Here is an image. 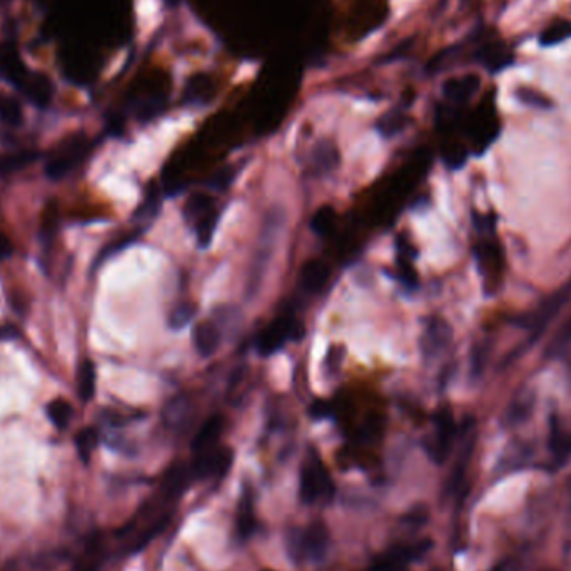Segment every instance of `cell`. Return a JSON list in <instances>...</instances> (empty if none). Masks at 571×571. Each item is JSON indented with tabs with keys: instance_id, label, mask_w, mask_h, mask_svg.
Returning <instances> with one entry per match:
<instances>
[{
	"instance_id": "cell-1",
	"label": "cell",
	"mask_w": 571,
	"mask_h": 571,
	"mask_svg": "<svg viewBox=\"0 0 571 571\" xmlns=\"http://www.w3.org/2000/svg\"><path fill=\"white\" fill-rule=\"evenodd\" d=\"M93 151V143L84 134H76L64 140L45 162V174L49 179L59 181L81 166Z\"/></svg>"
},
{
	"instance_id": "cell-2",
	"label": "cell",
	"mask_w": 571,
	"mask_h": 571,
	"mask_svg": "<svg viewBox=\"0 0 571 571\" xmlns=\"http://www.w3.org/2000/svg\"><path fill=\"white\" fill-rule=\"evenodd\" d=\"M304 335L303 323L293 316H281L274 319L268 328L262 329V332L257 337V351L262 356L278 353L287 341L301 339Z\"/></svg>"
},
{
	"instance_id": "cell-3",
	"label": "cell",
	"mask_w": 571,
	"mask_h": 571,
	"mask_svg": "<svg viewBox=\"0 0 571 571\" xmlns=\"http://www.w3.org/2000/svg\"><path fill=\"white\" fill-rule=\"evenodd\" d=\"M433 423H435V433L426 441V451L433 461L443 465L451 454L454 441L458 437V428L448 408L437 410Z\"/></svg>"
},
{
	"instance_id": "cell-4",
	"label": "cell",
	"mask_w": 571,
	"mask_h": 571,
	"mask_svg": "<svg viewBox=\"0 0 571 571\" xmlns=\"http://www.w3.org/2000/svg\"><path fill=\"white\" fill-rule=\"evenodd\" d=\"M335 494L331 478L326 468L318 458H311L309 463L303 466L301 479H299V496L301 501L312 504L319 498H331Z\"/></svg>"
},
{
	"instance_id": "cell-5",
	"label": "cell",
	"mask_w": 571,
	"mask_h": 571,
	"mask_svg": "<svg viewBox=\"0 0 571 571\" xmlns=\"http://www.w3.org/2000/svg\"><path fill=\"white\" fill-rule=\"evenodd\" d=\"M570 296H571V282L570 284H566L565 287H561L560 291H556L553 296L546 298L545 301L531 312V314H526L521 319H518V324L521 328L528 329V331L531 332V337L540 336L541 332H543V329L554 319V316H556L558 312L566 306Z\"/></svg>"
},
{
	"instance_id": "cell-6",
	"label": "cell",
	"mask_w": 571,
	"mask_h": 571,
	"mask_svg": "<svg viewBox=\"0 0 571 571\" xmlns=\"http://www.w3.org/2000/svg\"><path fill=\"white\" fill-rule=\"evenodd\" d=\"M234 453L229 448H212L209 451L194 454L193 476L195 478H223L232 465Z\"/></svg>"
},
{
	"instance_id": "cell-7",
	"label": "cell",
	"mask_w": 571,
	"mask_h": 571,
	"mask_svg": "<svg viewBox=\"0 0 571 571\" xmlns=\"http://www.w3.org/2000/svg\"><path fill=\"white\" fill-rule=\"evenodd\" d=\"M474 443H476V431H474V421L468 418L463 424L460 431V453H458V460L454 463V468L451 471V476L448 481V491L454 493L460 490L463 479H465L466 469H468L469 460L473 456Z\"/></svg>"
},
{
	"instance_id": "cell-8",
	"label": "cell",
	"mask_w": 571,
	"mask_h": 571,
	"mask_svg": "<svg viewBox=\"0 0 571 571\" xmlns=\"http://www.w3.org/2000/svg\"><path fill=\"white\" fill-rule=\"evenodd\" d=\"M17 90L24 97H27L29 102L34 104L35 107H40V109H45L54 97V84L51 79L42 72H35V70H29V74L22 81V84L17 87Z\"/></svg>"
},
{
	"instance_id": "cell-9",
	"label": "cell",
	"mask_w": 571,
	"mask_h": 571,
	"mask_svg": "<svg viewBox=\"0 0 571 571\" xmlns=\"http://www.w3.org/2000/svg\"><path fill=\"white\" fill-rule=\"evenodd\" d=\"M29 70L31 69H27L24 62L20 61L17 45L10 42V40L0 42V77L3 81L10 82L17 89L26 79Z\"/></svg>"
},
{
	"instance_id": "cell-10",
	"label": "cell",
	"mask_w": 571,
	"mask_h": 571,
	"mask_svg": "<svg viewBox=\"0 0 571 571\" xmlns=\"http://www.w3.org/2000/svg\"><path fill=\"white\" fill-rule=\"evenodd\" d=\"M453 339V331L449 324L441 318H431L428 321L426 329H424L423 339H421V348L423 353L429 357H435L448 348Z\"/></svg>"
},
{
	"instance_id": "cell-11",
	"label": "cell",
	"mask_w": 571,
	"mask_h": 571,
	"mask_svg": "<svg viewBox=\"0 0 571 571\" xmlns=\"http://www.w3.org/2000/svg\"><path fill=\"white\" fill-rule=\"evenodd\" d=\"M301 541L304 558H311L314 561L323 560L329 545L328 528L321 521H312L309 526L301 531Z\"/></svg>"
},
{
	"instance_id": "cell-12",
	"label": "cell",
	"mask_w": 571,
	"mask_h": 571,
	"mask_svg": "<svg viewBox=\"0 0 571 571\" xmlns=\"http://www.w3.org/2000/svg\"><path fill=\"white\" fill-rule=\"evenodd\" d=\"M498 129L493 104H488L486 107L478 111V118L471 124V134H473L478 151H485L488 145L493 143L498 134Z\"/></svg>"
},
{
	"instance_id": "cell-13",
	"label": "cell",
	"mask_w": 571,
	"mask_h": 571,
	"mask_svg": "<svg viewBox=\"0 0 571 571\" xmlns=\"http://www.w3.org/2000/svg\"><path fill=\"white\" fill-rule=\"evenodd\" d=\"M474 61H478L483 67L490 70L491 74L501 72L503 69L510 67L513 64V54L501 42H490L481 45L474 52Z\"/></svg>"
},
{
	"instance_id": "cell-14",
	"label": "cell",
	"mask_w": 571,
	"mask_h": 571,
	"mask_svg": "<svg viewBox=\"0 0 571 571\" xmlns=\"http://www.w3.org/2000/svg\"><path fill=\"white\" fill-rule=\"evenodd\" d=\"M191 478H193V471H191V468H187L184 463H174L172 466H169L164 478H162V494L166 496V499L176 501V499L181 498L182 493L187 490Z\"/></svg>"
},
{
	"instance_id": "cell-15",
	"label": "cell",
	"mask_w": 571,
	"mask_h": 571,
	"mask_svg": "<svg viewBox=\"0 0 571 571\" xmlns=\"http://www.w3.org/2000/svg\"><path fill=\"white\" fill-rule=\"evenodd\" d=\"M479 86H481V81L478 76L449 79L443 84V94L446 101L451 102L453 106H463L478 93Z\"/></svg>"
},
{
	"instance_id": "cell-16",
	"label": "cell",
	"mask_w": 571,
	"mask_h": 571,
	"mask_svg": "<svg viewBox=\"0 0 571 571\" xmlns=\"http://www.w3.org/2000/svg\"><path fill=\"white\" fill-rule=\"evenodd\" d=\"M329 274L331 273H329V266L326 262L311 259L301 268V273H299V286H301V289L306 291V293L316 294L319 293V291H323V287L326 286Z\"/></svg>"
},
{
	"instance_id": "cell-17",
	"label": "cell",
	"mask_w": 571,
	"mask_h": 571,
	"mask_svg": "<svg viewBox=\"0 0 571 571\" xmlns=\"http://www.w3.org/2000/svg\"><path fill=\"white\" fill-rule=\"evenodd\" d=\"M223 429H224L223 416L214 415V416H211L209 419L204 421L202 426L199 428L198 433H195L193 444H191L193 453L198 454V453L209 451V449L216 448L220 435H223Z\"/></svg>"
},
{
	"instance_id": "cell-18",
	"label": "cell",
	"mask_w": 571,
	"mask_h": 571,
	"mask_svg": "<svg viewBox=\"0 0 571 571\" xmlns=\"http://www.w3.org/2000/svg\"><path fill=\"white\" fill-rule=\"evenodd\" d=\"M193 341L195 351L201 354L202 357H211L212 354L218 351L220 344V332L212 323L202 321V323H198L194 326Z\"/></svg>"
},
{
	"instance_id": "cell-19",
	"label": "cell",
	"mask_w": 571,
	"mask_h": 571,
	"mask_svg": "<svg viewBox=\"0 0 571 571\" xmlns=\"http://www.w3.org/2000/svg\"><path fill=\"white\" fill-rule=\"evenodd\" d=\"M191 412H193V404L186 396L179 394L174 396L170 401L164 406V423L170 429H182L189 423Z\"/></svg>"
},
{
	"instance_id": "cell-20",
	"label": "cell",
	"mask_w": 571,
	"mask_h": 571,
	"mask_svg": "<svg viewBox=\"0 0 571 571\" xmlns=\"http://www.w3.org/2000/svg\"><path fill=\"white\" fill-rule=\"evenodd\" d=\"M214 199L211 195L202 194V193H195L187 199L186 206H184V218L187 223L191 224H198L202 218H206L211 211H214Z\"/></svg>"
},
{
	"instance_id": "cell-21",
	"label": "cell",
	"mask_w": 571,
	"mask_h": 571,
	"mask_svg": "<svg viewBox=\"0 0 571 571\" xmlns=\"http://www.w3.org/2000/svg\"><path fill=\"white\" fill-rule=\"evenodd\" d=\"M549 449L558 465L571 456V435H565L556 419L552 421V428H549Z\"/></svg>"
},
{
	"instance_id": "cell-22",
	"label": "cell",
	"mask_w": 571,
	"mask_h": 571,
	"mask_svg": "<svg viewBox=\"0 0 571 571\" xmlns=\"http://www.w3.org/2000/svg\"><path fill=\"white\" fill-rule=\"evenodd\" d=\"M95 366L93 361L86 360L77 371V394L82 401L87 403L95 394Z\"/></svg>"
},
{
	"instance_id": "cell-23",
	"label": "cell",
	"mask_w": 571,
	"mask_h": 571,
	"mask_svg": "<svg viewBox=\"0 0 571 571\" xmlns=\"http://www.w3.org/2000/svg\"><path fill=\"white\" fill-rule=\"evenodd\" d=\"M312 161H314V168L319 172H329L339 164V152L337 149L328 140H323L314 147L312 152Z\"/></svg>"
},
{
	"instance_id": "cell-24",
	"label": "cell",
	"mask_w": 571,
	"mask_h": 571,
	"mask_svg": "<svg viewBox=\"0 0 571 571\" xmlns=\"http://www.w3.org/2000/svg\"><path fill=\"white\" fill-rule=\"evenodd\" d=\"M478 261L481 264V269L486 271L488 274L501 273L503 256L494 243L478 244Z\"/></svg>"
},
{
	"instance_id": "cell-25",
	"label": "cell",
	"mask_w": 571,
	"mask_h": 571,
	"mask_svg": "<svg viewBox=\"0 0 571 571\" xmlns=\"http://www.w3.org/2000/svg\"><path fill=\"white\" fill-rule=\"evenodd\" d=\"M212 94V82L206 76L191 77L187 82L184 101L189 104H204L209 101Z\"/></svg>"
},
{
	"instance_id": "cell-26",
	"label": "cell",
	"mask_w": 571,
	"mask_h": 571,
	"mask_svg": "<svg viewBox=\"0 0 571 571\" xmlns=\"http://www.w3.org/2000/svg\"><path fill=\"white\" fill-rule=\"evenodd\" d=\"M0 120L9 127H19L24 122L22 107L9 94H0Z\"/></svg>"
},
{
	"instance_id": "cell-27",
	"label": "cell",
	"mask_w": 571,
	"mask_h": 571,
	"mask_svg": "<svg viewBox=\"0 0 571 571\" xmlns=\"http://www.w3.org/2000/svg\"><path fill=\"white\" fill-rule=\"evenodd\" d=\"M571 37V22L568 20H556L548 29H545L540 35V45L543 47H553L565 42L566 39Z\"/></svg>"
},
{
	"instance_id": "cell-28",
	"label": "cell",
	"mask_w": 571,
	"mask_h": 571,
	"mask_svg": "<svg viewBox=\"0 0 571 571\" xmlns=\"http://www.w3.org/2000/svg\"><path fill=\"white\" fill-rule=\"evenodd\" d=\"M37 157L35 152H12L0 156V176H9V174L17 172L24 169L27 164H31Z\"/></svg>"
},
{
	"instance_id": "cell-29",
	"label": "cell",
	"mask_w": 571,
	"mask_h": 571,
	"mask_svg": "<svg viewBox=\"0 0 571 571\" xmlns=\"http://www.w3.org/2000/svg\"><path fill=\"white\" fill-rule=\"evenodd\" d=\"M337 214L331 206H323L312 214L311 218V229L318 236H326L332 231L336 226Z\"/></svg>"
},
{
	"instance_id": "cell-30",
	"label": "cell",
	"mask_w": 571,
	"mask_h": 571,
	"mask_svg": "<svg viewBox=\"0 0 571 571\" xmlns=\"http://www.w3.org/2000/svg\"><path fill=\"white\" fill-rule=\"evenodd\" d=\"M47 416L57 429H65L72 419V406L65 399H54L47 404Z\"/></svg>"
},
{
	"instance_id": "cell-31",
	"label": "cell",
	"mask_w": 571,
	"mask_h": 571,
	"mask_svg": "<svg viewBox=\"0 0 571 571\" xmlns=\"http://www.w3.org/2000/svg\"><path fill=\"white\" fill-rule=\"evenodd\" d=\"M97 441H99V436L94 428H84L76 436L79 458H81L86 465L90 461V456H93V451L95 449V446H97Z\"/></svg>"
},
{
	"instance_id": "cell-32",
	"label": "cell",
	"mask_w": 571,
	"mask_h": 571,
	"mask_svg": "<svg viewBox=\"0 0 571 571\" xmlns=\"http://www.w3.org/2000/svg\"><path fill=\"white\" fill-rule=\"evenodd\" d=\"M219 212L218 211H211L209 214L206 216V218H202L199 220L198 224H195V232H198V241L199 244L202 246V248H207V246L211 244L212 241V236H214L216 232V227H218V223H219Z\"/></svg>"
},
{
	"instance_id": "cell-33",
	"label": "cell",
	"mask_w": 571,
	"mask_h": 571,
	"mask_svg": "<svg viewBox=\"0 0 571 571\" xmlns=\"http://www.w3.org/2000/svg\"><path fill=\"white\" fill-rule=\"evenodd\" d=\"M164 109H166L164 97L144 99V101H137L134 104V112H136L137 119H140V120H151L156 118V115H159Z\"/></svg>"
},
{
	"instance_id": "cell-34",
	"label": "cell",
	"mask_w": 571,
	"mask_h": 571,
	"mask_svg": "<svg viewBox=\"0 0 571 571\" xmlns=\"http://www.w3.org/2000/svg\"><path fill=\"white\" fill-rule=\"evenodd\" d=\"M406 126V118L398 111H391L378 120V131L385 137H393Z\"/></svg>"
},
{
	"instance_id": "cell-35",
	"label": "cell",
	"mask_w": 571,
	"mask_h": 571,
	"mask_svg": "<svg viewBox=\"0 0 571 571\" xmlns=\"http://www.w3.org/2000/svg\"><path fill=\"white\" fill-rule=\"evenodd\" d=\"M195 316V306L191 303H182L172 309L169 314V326L170 329H182L186 328Z\"/></svg>"
},
{
	"instance_id": "cell-36",
	"label": "cell",
	"mask_w": 571,
	"mask_h": 571,
	"mask_svg": "<svg viewBox=\"0 0 571 571\" xmlns=\"http://www.w3.org/2000/svg\"><path fill=\"white\" fill-rule=\"evenodd\" d=\"M169 521H170V515H162L161 518L152 524V526H149V528L145 529V531L143 533V535L139 536V540H137L136 543H134V548H132V553L140 552V549H143L145 545L151 543L154 538L159 536L161 533L166 529V526H168V524H169Z\"/></svg>"
},
{
	"instance_id": "cell-37",
	"label": "cell",
	"mask_w": 571,
	"mask_h": 571,
	"mask_svg": "<svg viewBox=\"0 0 571 571\" xmlns=\"http://www.w3.org/2000/svg\"><path fill=\"white\" fill-rule=\"evenodd\" d=\"M516 95H518V99L523 104H526V106H533V107H541V109H548V107H552V101H549L548 97H545L543 94L538 93V90H531V89H518L516 90Z\"/></svg>"
},
{
	"instance_id": "cell-38",
	"label": "cell",
	"mask_w": 571,
	"mask_h": 571,
	"mask_svg": "<svg viewBox=\"0 0 571 571\" xmlns=\"http://www.w3.org/2000/svg\"><path fill=\"white\" fill-rule=\"evenodd\" d=\"M398 279L401 281V284L404 287H408V289H415V287H418V274H416V271L412 269V266L410 264V259H399V264H398Z\"/></svg>"
},
{
	"instance_id": "cell-39",
	"label": "cell",
	"mask_w": 571,
	"mask_h": 571,
	"mask_svg": "<svg viewBox=\"0 0 571 571\" xmlns=\"http://www.w3.org/2000/svg\"><path fill=\"white\" fill-rule=\"evenodd\" d=\"M237 526H239V533L243 538L251 536L254 529H256V518H254L251 503L243 504V508H241V515H239V521H237Z\"/></svg>"
},
{
	"instance_id": "cell-40",
	"label": "cell",
	"mask_w": 571,
	"mask_h": 571,
	"mask_svg": "<svg viewBox=\"0 0 571 571\" xmlns=\"http://www.w3.org/2000/svg\"><path fill=\"white\" fill-rule=\"evenodd\" d=\"M157 209H159V198H157L156 191H151V193L147 194V198H145V201L139 206V209L136 211L134 218L139 220L151 219L156 216Z\"/></svg>"
},
{
	"instance_id": "cell-41",
	"label": "cell",
	"mask_w": 571,
	"mask_h": 571,
	"mask_svg": "<svg viewBox=\"0 0 571 571\" xmlns=\"http://www.w3.org/2000/svg\"><path fill=\"white\" fill-rule=\"evenodd\" d=\"M61 561H64V553L59 552H49L44 554H39V556L34 560V568L37 570H51L54 566L59 565Z\"/></svg>"
},
{
	"instance_id": "cell-42",
	"label": "cell",
	"mask_w": 571,
	"mask_h": 571,
	"mask_svg": "<svg viewBox=\"0 0 571 571\" xmlns=\"http://www.w3.org/2000/svg\"><path fill=\"white\" fill-rule=\"evenodd\" d=\"M234 176H236L234 169H231V168L219 170V172L212 177L211 186L216 187V189H226V187L231 184V181L234 179Z\"/></svg>"
},
{
	"instance_id": "cell-43",
	"label": "cell",
	"mask_w": 571,
	"mask_h": 571,
	"mask_svg": "<svg viewBox=\"0 0 571 571\" xmlns=\"http://www.w3.org/2000/svg\"><path fill=\"white\" fill-rule=\"evenodd\" d=\"M309 415H311V418H314V419L328 418V416L331 415V404H329L328 401H324V399H316L314 403H311Z\"/></svg>"
},
{
	"instance_id": "cell-44",
	"label": "cell",
	"mask_w": 571,
	"mask_h": 571,
	"mask_svg": "<svg viewBox=\"0 0 571 571\" xmlns=\"http://www.w3.org/2000/svg\"><path fill=\"white\" fill-rule=\"evenodd\" d=\"M466 159V152L465 149L456 145V147H451L448 152H446V162H448L451 168H460V166Z\"/></svg>"
},
{
	"instance_id": "cell-45",
	"label": "cell",
	"mask_w": 571,
	"mask_h": 571,
	"mask_svg": "<svg viewBox=\"0 0 571 571\" xmlns=\"http://www.w3.org/2000/svg\"><path fill=\"white\" fill-rule=\"evenodd\" d=\"M343 356H344V353H339V349H336V348H332L331 351L328 353V360H326V366H328V369L331 371H337L341 368V361H343Z\"/></svg>"
},
{
	"instance_id": "cell-46",
	"label": "cell",
	"mask_w": 571,
	"mask_h": 571,
	"mask_svg": "<svg viewBox=\"0 0 571 571\" xmlns=\"http://www.w3.org/2000/svg\"><path fill=\"white\" fill-rule=\"evenodd\" d=\"M411 45H412V39H410V40H404V42L399 44L398 47L394 49V51H391L389 56H386L385 59H381V62H391V61L398 59L399 56H404V54H408V51H410V49H411Z\"/></svg>"
},
{
	"instance_id": "cell-47",
	"label": "cell",
	"mask_w": 571,
	"mask_h": 571,
	"mask_svg": "<svg viewBox=\"0 0 571 571\" xmlns=\"http://www.w3.org/2000/svg\"><path fill=\"white\" fill-rule=\"evenodd\" d=\"M12 251H14V248H12V243L9 241V237H7L2 231H0V261L7 259V257H9L12 254Z\"/></svg>"
},
{
	"instance_id": "cell-48",
	"label": "cell",
	"mask_w": 571,
	"mask_h": 571,
	"mask_svg": "<svg viewBox=\"0 0 571 571\" xmlns=\"http://www.w3.org/2000/svg\"><path fill=\"white\" fill-rule=\"evenodd\" d=\"M19 336V331L10 324H6V326H0V341H7V339H14V337Z\"/></svg>"
},
{
	"instance_id": "cell-49",
	"label": "cell",
	"mask_w": 571,
	"mask_h": 571,
	"mask_svg": "<svg viewBox=\"0 0 571 571\" xmlns=\"http://www.w3.org/2000/svg\"><path fill=\"white\" fill-rule=\"evenodd\" d=\"M179 2H181V0H166V3H168V6H170V7H176Z\"/></svg>"
},
{
	"instance_id": "cell-50",
	"label": "cell",
	"mask_w": 571,
	"mask_h": 571,
	"mask_svg": "<svg viewBox=\"0 0 571 571\" xmlns=\"http://www.w3.org/2000/svg\"><path fill=\"white\" fill-rule=\"evenodd\" d=\"M12 0H0V7H3V6H7V3H10Z\"/></svg>"
},
{
	"instance_id": "cell-51",
	"label": "cell",
	"mask_w": 571,
	"mask_h": 571,
	"mask_svg": "<svg viewBox=\"0 0 571 571\" xmlns=\"http://www.w3.org/2000/svg\"><path fill=\"white\" fill-rule=\"evenodd\" d=\"M570 332H571V323H570Z\"/></svg>"
},
{
	"instance_id": "cell-52",
	"label": "cell",
	"mask_w": 571,
	"mask_h": 571,
	"mask_svg": "<svg viewBox=\"0 0 571 571\" xmlns=\"http://www.w3.org/2000/svg\"><path fill=\"white\" fill-rule=\"evenodd\" d=\"M264 571H273V570H264Z\"/></svg>"
},
{
	"instance_id": "cell-53",
	"label": "cell",
	"mask_w": 571,
	"mask_h": 571,
	"mask_svg": "<svg viewBox=\"0 0 571 571\" xmlns=\"http://www.w3.org/2000/svg\"><path fill=\"white\" fill-rule=\"evenodd\" d=\"M368 571H371V570H368Z\"/></svg>"
}]
</instances>
